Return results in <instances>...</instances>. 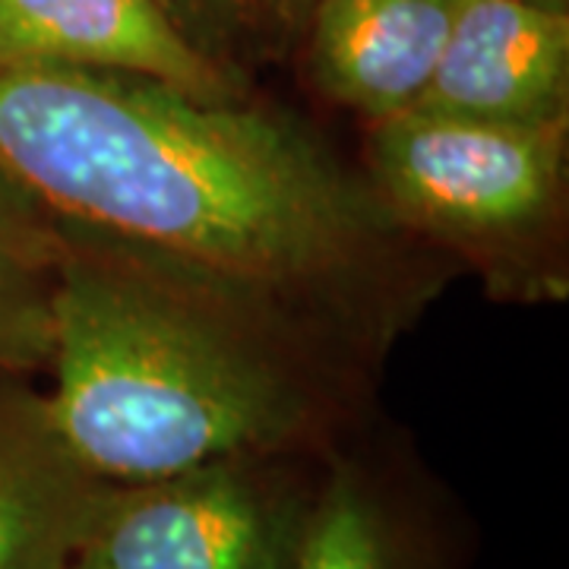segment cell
<instances>
[{"mask_svg": "<svg viewBox=\"0 0 569 569\" xmlns=\"http://www.w3.org/2000/svg\"><path fill=\"white\" fill-rule=\"evenodd\" d=\"M567 123L509 127L411 108L373 121L367 156L380 206L425 231L493 241L550 212Z\"/></svg>", "mask_w": 569, "mask_h": 569, "instance_id": "cell-4", "label": "cell"}, {"mask_svg": "<svg viewBox=\"0 0 569 569\" xmlns=\"http://www.w3.org/2000/svg\"><path fill=\"white\" fill-rule=\"evenodd\" d=\"M291 569H437L406 509L358 466H339L317 488Z\"/></svg>", "mask_w": 569, "mask_h": 569, "instance_id": "cell-9", "label": "cell"}, {"mask_svg": "<svg viewBox=\"0 0 569 569\" xmlns=\"http://www.w3.org/2000/svg\"><path fill=\"white\" fill-rule=\"evenodd\" d=\"M171 26L200 54L228 67V44L247 20L250 0H156Z\"/></svg>", "mask_w": 569, "mask_h": 569, "instance_id": "cell-11", "label": "cell"}, {"mask_svg": "<svg viewBox=\"0 0 569 569\" xmlns=\"http://www.w3.org/2000/svg\"><path fill=\"white\" fill-rule=\"evenodd\" d=\"M0 174L272 317L358 301L389 234L373 190L295 118L118 70L0 61Z\"/></svg>", "mask_w": 569, "mask_h": 569, "instance_id": "cell-1", "label": "cell"}, {"mask_svg": "<svg viewBox=\"0 0 569 569\" xmlns=\"http://www.w3.org/2000/svg\"><path fill=\"white\" fill-rule=\"evenodd\" d=\"M111 493L67 456L41 396L0 387V569H73Z\"/></svg>", "mask_w": 569, "mask_h": 569, "instance_id": "cell-8", "label": "cell"}, {"mask_svg": "<svg viewBox=\"0 0 569 569\" xmlns=\"http://www.w3.org/2000/svg\"><path fill=\"white\" fill-rule=\"evenodd\" d=\"M317 488L276 456L114 488L73 569H291Z\"/></svg>", "mask_w": 569, "mask_h": 569, "instance_id": "cell-3", "label": "cell"}, {"mask_svg": "<svg viewBox=\"0 0 569 569\" xmlns=\"http://www.w3.org/2000/svg\"><path fill=\"white\" fill-rule=\"evenodd\" d=\"M526 3L545 7V10H553V13H567V0H526Z\"/></svg>", "mask_w": 569, "mask_h": 569, "instance_id": "cell-13", "label": "cell"}, {"mask_svg": "<svg viewBox=\"0 0 569 569\" xmlns=\"http://www.w3.org/2000/svg\"><path fill=\"white\" fill-rule=\"evenodd\" d=\"M54 284V219L0 174V370L51 367Z\"/></svg>", "mask_w": 569, "mask_h": 569, "instance_id": "cell-10", "label": "cell"}, {"mask_svg": "<svg viewBox=\"0 0 569 569\" xmlns=\"http://www.w3.org/2000/svg\"><path fill=\"white\" fill-rule=\"evenodd\" d=\"M569 13L526 0H459L443 54L415 108L509 123H567Z\"/></svg>", "mask_w": 569, "mask_h": 569, "instance_id": "cell-5", "label": "cell"}, {"mask_svg": "<svg viewBox=\"0 0 569 569\" xmlns=\"http://www.w3.org/2000/svg\"><path fill=\"white\" fill-rule=\"evenodd\" d=\"M266 7L272 10V17L282 22L310 20V10L317 7V0H266Z\"/></svg>", "mask_w": 569, "mask_h": 569, "instance_id": "cell-12", "label": "cell"}, {"mask_svg": "<svg viewBox=\"0 0 569 569\" xmlns=\"http://www.w3.org/2000/svg\"><path fill=\"white\" fill-rule=\"evenodd\" d=\"M459 0H317L310 67L329 99L383 121L421 102Z\"/></svg>", "mask_w": 569, "mask_h": 569, "instance_id": "cell-7", "label": "cell"}, {"mask_svg": "<svg viewBox=\"0 0 569 569\" xmlns=\"http://www.w3.org/2000/svg\"><path fill=\"white\" fill-rule=\"evenodd\" d=\"M0 61L118 70L203 102L244 89L171 26L156 0H0Z\"/></svg>", "mask_w": 569, "mask_h": 569, "instance_id": "cell-6", "label": "cell"}, {"mask_svg": "<svg viewBox=\"0 0 569 569\" xmlns=\"http://www.w3.org/2000/svg\"><path fill=\"white\" fill-rule=\"evenodd\" d=\"M54 231V392L41 402L82 471L137 488L279 456L305 433L310 399L253 320L263 307L99 231Z\"/></svg>", "mask_w": 569, "mask_h": 569, "instance_id": "cell-2", "label": "cell"}]
</instances>
